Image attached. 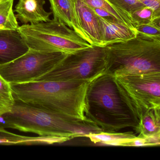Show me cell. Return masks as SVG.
<instances>
[{"label": "cell", "mask_w": 160, "mask_h": 160, "mask_svg": "<svg viewBox=\"0 0 160 160\" xmlns=\"http://www.w3.org/2000/svg\"><path fill=\"white\" fill-rule=\"evenodd\" d=\"M0 127L69 140L102 132L87 118L69 117L30 105L16 99L12 111L0 116Z\"/></svg>", "instance_id": "obj_1"}, {"label": "cell", "mask_w": 160, "mask_h": 160, "mask_svg": "<svg viewBox=\"0 0 160 160\" xmlns=\"http://www.w3.org/2000/svg\"><path fill=\"white\" fill-rule=\"evenodd\" d=\"M85 117L103 132L125 129L139 133V123L121 98L112 76L103 73L89 83L85 99Z\"/></svg>", "instance_id": "obj_2"}, {"label": "cell", "mask_w": 160, "mask_h": 160, "mask_svg": "<svg viewBox=\"0 0 160 160\" xmlns=\"http://www.w3.org/2000/svg\"><path fill=\"white\" fill-rule=\"evenodd\" d=\"M89 83L42 81L11 85L15 99L32 106L85 119V96Z\"/></svg>", "instance_id": "obj_3"}, {"label": "cell", "mask_w": 160, "mask_h": 160, "mask_svg": "<svg viewBox=\"0 0 160 160\" xmlns=\"http://www.w3.org/2000/svg\"><path fill=\"white\" fill-rule=\"evenodd\" d=\"M104 48L105 73L113 77L160 73V40L137 34Z\"/></svg>", "instance_id": "obj_4"}, {"label": "cell", "mask_w": 160, "mask_h": 160, "mask_svg": "<svg viewBox=\"0 0 160 160\" xmlns=\"http://www.w3.org/2000/svg\"><path fill=\"white\" fill-rule=\"evenodd\" d=\"M18 29L29 48L38 51L72 54L92 46L73 30L54 19L23 25Z\"/></svg>", "instance_id": "obj_5"}, {"label": "cell", "mask_w": 160, "mask_h": 160, "mask_svg": "<svg viewBox=\"0 0 160 160\" xmlns=\"http://www.w3.org/2000/svg\"><path fill=\"white\" fill-rule=\"evenodd\" d=\"M105 70L104 47L93 45L68 54L54 69L34 81L90 82Z\"/></svg>", "instance_id": "obj_6"}, {"label": "cell", "mask_w": 160, "mask_h": 160, "mask_svg": "<svg viewBox=\"0 0 160 160\" xmlns=\"http://www.w3.org/2000/svg\"><path fill=\"white\" fill-rule=\"evenodd\" d=\"M114 78L121 98L138 123L149 111L160 108V73Z\"/></svg>", "instance_id": "obj_7"}, {"label": "cell", "mask_w": 160, "mask_h": 160, "mask_svg": "<svg viewBox=\"0 0 160 160\" xmlns=\"http://www.w3.org/2000/svg\"><path fill=\"white\" fill-rule=\"evenodd\" d=\"M68 54L29 48L15 60L0 65V75L11 85L33 82L54 69Z\"/></svg>", "instance_id": "obj_8"}, {"label": "cell", "mask_w": 160, "mask_h": 160, "mask_svg": "<svg viewBox=\"0 0 160 160\" xmlns=\"http://www.w3.org/2000/svg\"><path fill=\"white\" fill-rule=\"evenodd\" d=\"M29 49L18 29L0 30V65L15 60Z\"/></svg>", "instance_id": "obj_9"}, {"label": "cell", "mask_w": 160, "mask_h": 160, "mask_svg": "<svg viewBox=\"0 0 160 160\" xmlns=\"http://www.w3.org/2000/svg\"><path fill=\"white\" fill-rule=\"evenodd\" d=\"M48 1L50 2L51 13L54 17L53 19L63 23L91 44L89 39L80 26L75 0Z\"/></svg>", "instance_id": "obj_10"}, {"label": "cell", "mask_w": 160, "mask_h": 160, "mask_svg": "<svg viewBox=\"0 0 160 160\" xmlns=\"http://www.w3.org/2000/svg\"><path fill=\"white\" fill-rule=\"evenodd\" d=\"M75 2L80 26L89 39L91 44L103 46L98 15L82 0H75Z\"/></svg>", "instance_id": "obj_11"}, {"label": "cell", "mask_w": 160, "mask_h": 160, "mask_svg": "<svg viewBox=\"0 0 160 160\" xmlns=\"http://www.w3.org/2000/svg\"><path fill=\"white\" fill-rule=\"evenodd\" d=\"M44 0H19L15 7V16L24 25L39 24L50 21L52 13L44 9Z\"/></svg>", "instance_id": "obj_12"}, {"label": "cell", "mask_w": 160, "mask_h": 160, "mask_svg": "<svg viewBox=\"0 0 160 160\" xmlns=\"http://www.w3.org/2000/svg\"><path fill=\"white\" fill-rule=\"evenodd\" d=\"M103 47L113 43L128 41L137 35L135 29L116 20H108L98 15Z\"/></svg>", "instance_id": "obj_13"}, {"label": "cell", "mask_w": 160, "mask_h": 160, "mask_svg": "<svg viewBox=\"0 0 160 160\" xmlns=\"http://www.w3.org/2000/svg\"><path fill=\"white\" fill-rule=\"evenodd\" d=\"M67 138L53 137H29L13 133L0 127V144L3 145H51L67 141Z\"/></svg>", "instance_id": "obj_14"}, {"label": "cell", "mask_w": 160, "mask_h": 160, "mask_svg": "<svg viewBox=\"0 0 160 160\" xmlns=\"http://www.w3.org/2000/svg\"><path fill=\"white\" fill-rule=\"evenodd\" d=\"M138 137H160V108L149 111L139 122Z\"/></svg>", "instance_id": "obj_15"}, {"label": "cell", "mask_w": 160, "mask_h": 160, "mask_svg": "<svg viewBox=\"0 0 160 160\" xmlns=\"http://www.w3.org/2000/svg\"><path fill=\"white\" fill-rule=\"evenodd\" d=\"M87 137L89 138L94 143H102L105 145L113 146H123L124 143L134 139L136 136L132 132L91 134Z\"/></svg>", "instance_id": "obj_16"}, {"label": "cell", "mask_w": 160, "mask_h": 160, "mask_svg": "<svg viewBox=\"0 0 160 160\" xmlns=\"http://www.w3.org/2000/svg\"><path fill=\"white\" fill-rule=\"evenodd\" d=\"M89 6L93 8L105 10L114 16L118 20L131 28L135 29L130 15L111 4L107 0H82ZM136 30V29H135Z\"/></svg>", "instance_id": "obj_17"}, {"label": "cell", "mask_w": 160, "mask_h": 160, "mask_svg": "<svg viewBox=\"0 0 160 160\" xmlns=\"http://www.w3.org/2000/svg\"><path fill=\"white\" fill-rule=\"evenodd\" d=\"M14 0H0V30L18 29L19 26L13 10Z\"/></svg>", "instance_id": "obj_18"}, {"label": "cell", "mask_w": 160, "mask_h": 160, "mask_svg": "<svg viewBox=\"0 0 160 160\" xmlns=\"http://www.w3.org/2000/svg\"><path fill=\"white\" fill-rule=\"evenodd\" d=\"M14 103L11 84L0 75V116L11 112Z\"/></svg>", "instance_id": "obj_19"}, {"label": "cell", "mask_w": 160, "mask_h": 160, "mask_svg": "<svg viewBox=\"0 0 160 160\" xmlns=\"http://www.w3.org/2000/svg\"><path fill=\"white\" fill-rule=\"evenodd\" d=\"M130 15L135 28L137 25L160 21V16L157 15L152 9L146 6L139 7Z\"/></svg>", "instance_id": "obj_20"}, {"label": "cell", "mask_w": 160, "mask_h": 160, "mask_svg": "<svg viewBox=\"0 0 160 160\" xmlns=\"http://www.w3.org/2000/svg\"><path fill=\"white\" fill-rule=\"evenodd\" d=\"M138 34L160 40V21L138 25L135 27Z\"/></svg>", "instance_id": "obj_21"}, {"label": "cell", "mask_w": 160, "mask_h": 160, "mask_svg": "<svg viewBox=\"0 0 160 160\" xmlns=\"http://www.w3.org/2000/svg\"><path fill=\"white\" fill-rule=\"evenodd\" d=\"M114 6L130 14L132 12L144 6L139 0H107Z\"/></svg>", "instance_id": "obj_22"}, {"label": "cell", "mask_w": 160, "mask_h": 160, "mask_svg": "<svg viewBox=\"0 0 160 160\" xmlns=\"http://www.w3.org/2000/svg\"><path fill=\"white\" fill-rule=\"evenodd\" d=\"M144 5L152 9L158 16H160V0H139Z\"/></svg>", "instance_id": "obj_23"}, {"label": "cell", "mask_w": 160, "mask_h": 160, "mask_svg": "<svg viewBox=\"0 0 160 160\" xmlns=\"http://www.w3.org/2000/svg\"><path fill=\"white\" fill-rule=\"evenodd\" d=\"M92 8L93 9V10H94L95 13H96L97 15L103 18H106V19H108V20H116V21H119V20H118L114 16L112 15L110 13L106 12V11H105V10H102V9H99V8Z\"/></svg>", "instance_id": "obj_24"}]
</instances>
